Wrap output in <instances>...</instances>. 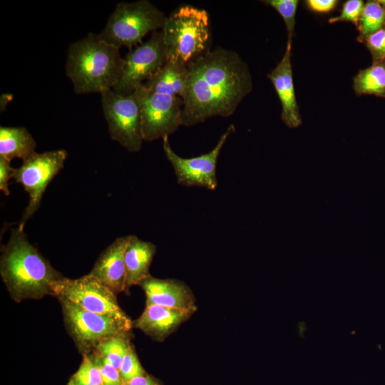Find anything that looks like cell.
<instances>
[{"label": "cell", "mask_w": 385, "mask_h": 385, "mask_svg": "<svg viewBox=\"0 0 385 385\" xmlns=\"http://www.w3.org/2000/svg\"><path fill=\"white\" fill-rule=\"evenodd\" d=\"M183 98V125L190 126L215 116L229 117L252 88L247 63L235 51L209 50L188 66Z\"/></svg>", "instance_id": "obj_1"}, {"label": "cell", "mask_w": 385, "mask_h": 385, "mask_svg": "<svg viewBox=\"0 0 385 385\" xmlns=\"http://www.w3.org/2000/svg\"><path fill=\"white\" fill-rule=\"evenodd\" d=\"M0 274L14 300L38 299L52 293L54 282L63 277L19 228L12 230L1 247Z\"/></svg>", "instance_id": "obj_2"}, {"label": "cell", "mask_w": 385, "mask_h": 385, "mask_svg": "<svg viewBox=\"0 0 385 385\" xmlns=\"http://www.w3.org/2000/svg\"><path fill=\"white\" fill-rule=\"evenodd\" d=\"M123 63L120 48L90 33L68 47L66 73L76 93H100L118 83Z\"/></svg>", "instance_id": "obj_3"}, {"label": "cell", "mask_w": 385, "mask_h": 385, "mask_svg": "<svg viewBox=\"0 0 385 385\" xmlns=\"http://www.w3.org/2000/svg\"><path fill=\"white\" fill-rule=\"evenodd\" d=\"M161 31L167 61L188 66L210 50V17L205 9L181 6L166 17Z\"/></svg>", "instance_id": "obj_4"}, {"label": "cell", "mask_w": 385, "mask_h": 385, "mask_svg": "<svg viewBox=\"0 0 385 385\" xmlns=\"http://www.w3.org/2000/svg\"><path fill=\"white\" fill-rule=\"evenodd\" d=\"M166 16L148 0L118 3L98 34L108 43L130 50L149 33L163 29Z\"/></svg>", "instance_id": "obj_5"}, {"label": "cell", "mask_w": 385, "mask_h": 385, "mask_svg": "<svg viewBox=\"0 0 385 385\" xmlns=\"http://www.w3.org/2000/svg\"><path fill=\"white\" fill-rule=\"evenodd\" d=\"M51 295L66 299L86 311L133 326L130 319L119 306L116 294L90 274L77 279L63 277L53 283Z\"/></svg>", "instance_id": "obj_6"}, {"label": "cell", "mask_w": 385, "mask_h": 385, "mask_svg": "<svg viewBox=\"0 0 385 385\" xmlns=\"http://www.w3.org/2000/svg\"><path fill=\"white\" fill-rule=\"evenodd\" d=\"M67 156L63 149L36 153L22 161L20 167L14 168L12 178L22 185L29 195L18 226L19 230L24 231L26 222L39 208L47 186L63 168Z\"/></svg>", "instance_id": "obj_7"}, {"label": "cell", "mask_w": 385, "mask_h": 385, "mask_svg": "<svg viewBox=\"0 0 385 385\" xmlns=\"http://www.w3.org/2000/svg\"><path fill=\"white\" fill-rule=\"evenodd\" d=\"M67 330L85 353L94 350L103 340L128 334L133 326L113 317L86 311L58 297Z\"/></svg>", "instance_id": "obj_8"}, {"label": "cell", "mask_w": 385, "mask_h": 385, "mask_svg": "<svg viewBox=\"0 0 385 385\" xmlns=\"http://www.w3.org/2000/svg\"><path fill=\"white\" fill-rule=\"evenodd\" d=\"M101 96L111 138L130 152L140 151L144 140L135 93L123 95L111 89L102 92Z\"/></svg>", "instance_id": "obj_9"}, {"label": "cell", "mask_w": 385, "mask_h": 385, "mask_svg": "<svg viewBox=\"0 0 385 385\" xmlns=\"http://www.w3.org/2000/svg\"><path fill=\"white\" fill-rule=\"evenodd\" d=\"M134 92L140 107L144 141L168 137L183 125V101L181 98L150 91L143 84Z\"/></svg>", "instance_id": "obj_10"}, {"label": "cell", "mask_w": 385, "mask_h": 385, "mask_svg": "<svg viewBox=\"0 0 385 385\" xmlns=\"http://www.w3.org/2000/svg\"><path fill=\"white\" fill-rule=\"evenodd\" d=\"M166 61V48L162 31H154L146 42L130 50L123 58L120 79L112 90L123 95L133 93Z\"/></svg>", "instance_id": "obj_11"}, {"label": "cell", "mask_w": 385, "mask_h": 385, "mask_svg": "<svg viewBox=\"0 0 385 385\" xmlns=\"http://www.w3.org/2000/svg\"><path fill=\"white\" fill-rule=\"evenodd\" d=\"M235 130V125H230L212 150L190 158H183L176 154L170 146L168 137H164L163 150L173 168L178 183L186 187H201L211 190H215L217 187L216 168L218 157L228 137Z\"/></svg>", "instance_id": "obj_12"}, {"label": "cell", "mask_w": 385, "mask_h": 385, "mask_svg": "<svg viewBox=\"0 0 385 385\" xmlns=\"http://www.w3.org/2000/svg\"><path fill=\"white\" fill-rule=\"evenodd\" d=\"M292 44H287L281 61L267 74L282 104L281 118L289 128H294L302 123L294 91L291 62Z\"/></svg>", "instance_id": "obj_13"}, {"label": "cell", "mask_w": 385, "mask_h": 385, "mask_svg": "<svg viewBox=\"0 0 385 385\" xmlns=\"http://www.w3.org/2000/svg\"><path fill=\"white\" fill-rule=\"evenodd\" d=\"M130 237L116 238L103 251L89 273L116 294L125 291L124 256Z\"/></svg>", "instance_id": "obj_14"}, {"label": "cell", "mask_w": 385, "mask_h": 385, "mask_svg": "<svg viewBox=\"0 0 385 385\" xmlns=\"http://www.w3.org/2000/svg\"><path fill=\"white\" fill-rule=\"evenodd\" d=\"M139 285L146 295V305L155 304L194 312L197 309L192 291L178 280L150 276Z\"/></svg>", "instance_id": "obj_15"}, {"label": "cell", "mask_w": 385, "mask_h": 385, "mask_svg": "<svg viewBox=\"0 0 385 385\" xmlns=\"http://www.w3.org/2000/svg\"><path fill=\"white\" fill-rule=\"evenodd\" d=\"M192 310L146 305L133 324L155 340L163 341L194 313Z\"/></svg>", "instance_id": "obj_16"}, {"label": "cell", "mask_w": 385, "mask_h": 385, "mask_svg": "<svg viewBox=\"0 0 385 385\" xmlns=\"http://www.w3.org/2000/svg\"><path fill=\"white\" fill-rule=\"evenodd\" d=\"M155 252L156 247L153 243L140 240L135 235H130L124 256L125 291H128L133 285H139L151 276L150 266Z\"/></svg>", "instance_id": "obj_17"}, {"label": "cell", "mask_w": 385, "mask_h": 385, "mask_svg": "<svg viewBox=\"0 0 385 385\" xmlns=\"http://www.w3.org/2000/svg\"><path fill=\"white\" fill-rule=\"evenodd\" d=\"M188 74V66L166 61L143 86L150 91L183 99L186 90Z\"/></svg>", "instance_id": "obj_18"}, {"label": "cell", "mask_w": 385, "mask_h": 385, "mask_svg": "<svg viewBox=\"0 0 385 385\" xmlns=\"http://www.w3.org/2000/svg\"><path fill=\"white\" fill-rule=\"evenodd\" d=\"M36 147L35 140L26 128L0 127V156L24 161L36 153Z\"/></svg>", "instance_id": "obj_19"}, {"label": "cell", "mask_w": 385, "mask_h": 385, "mask_svg": "<svg viewBox=\"0 0 385 385\" xmlns=\"http://www.w3.org/2000/svg\"><path fill=\"white\" fill-rule=\"evenodd\" d=\"M353 88L357 96L385 98V59L360 70L353 79Z\"/></svg>", "instance_id": "obj_20"}, {"label": "cell", "mask_w": 385, "mask_h": 385, "mask_svg": "<svg viewBox=\"0 0 385 385\" xmlns=\"http://www.w3.org/2000/svg\"><path fill=\"white\" fill-rule=\"evenodd\" d=\"M385 26V8L378 0L368 1L364 6L357 30V41L364 43L370 34Z\"/></svg>", "instance_id": "obj_21"}, {"label": "cell", "mask_w": 385, "mask_h": 385, "mask_svg": "<svg viewBox=\"0 0 385 385\" xmlns=\"http://www.w3.org/2000/svg\"><path fill=\"white\" fill-rule=\"evenodd\" d=\"M130 345L128 333L105 339L95 349L119 371L123 357Z\"/></svg>", "instance_id": "obj_22"}, {"label": "cell", "mask_w": 385, "mask_h": 385, "mask_svg": "<svg viewBox=\"0 0 385 385\" xmlns=\"http://www.w3.org/2000/svg\"><path fill=\"white\" fill-rule=\"evenodd\" d=\"M68 385H103L101 375L91 354H83L78 369L71 377Z\"/></svg>", "instance_id": "obj_23"}, {"label": "cell", "mask_w": 385, "mask_h": 385, "mask_svg": "<svg viewBox=\"0 0 385 385\" xmlns=\"http://www.w3.org/2000/svg\"><path fill=\"white\" fill-rule=\"evenodd\" d=\"M263 4L274 9L284 20L288 34V44H292L294 35L295 16L299 4L297 0H265Z\"/></svg>", "instance_id": "obj_24"}, {"label": "cell", "mask_w": 385, "mask_h": 385, "mask_svg": "<svg viewBox=\"0 0 385 385\" xmlns=\"http://www.w3.org/2000/svg\"><path fill=\"white\" fill-rule=\"evenodd\" d=\"M92 351V358L100 371L103 385H123L119 371L96 349Z\"/></svg>", "instance_id": "obj_25"}, {"label": "cell", "mask_w": 385, "mask_h": 385, "mask_svg": "<svg viewBox=\"0 0 385 385\" xmlns=\"http://www.w3.org/2000/svg\"><path fill=\"white\" fill-rule=\"evenodd\" d=\"M119 373L123 383L128 382L132 379L145 374L134 348L131 344L123 357Z\"/></svg>", "instance_id": "obj_26"}, {"label": "cell", "mask_w": 385, "mask_h": 385, "mask_svg": "<svg viewBox=\"0 0 385 385\" xmlns=\"http://www.w3.org/2000/svg\"><path fill=\"white\" fill-rule=\"evenodd\" d=\"M364 4L361 0H348L342 6L340 14L329 19V24L346 21L357 26Z\"/></svg>", "instance_id": "obj_27"}, {"label": "cell", "mask_w": 385, "mask_h": 385, "mask_svg": "<svg viewBox=\"0 0 385 385\" xmlns=\"http://www.w3.org/2000/svg\"><path fill=\"white\" fill-rule=\"evenodd\" d=\"M372 56L373 62L385 59V26L370 34L364 42Z\"/></svg>", "instance_id": "obj_28"}, {"label": "cell", "mask_w": 385, "mask_h": 385, "mask_svg": "<svg viewBox=\"0 0 385 385\" xmlns=\"http://www.w3.org/2000/svg\"><path fill=\"white\" fill-rule=\"evenodd\" d=\"M11 160L0 156V190L6 196L9 195V182L13 178L14 170L11 166Z\"/></svg>", "instance_id": "obj_29"}, {"label": "cell", "mask_w": 385, "mask_h": 385, "mask_svg": "<svg viewBox=\"0 0 385 385\" xmlns=\"http://www.w3.org/2000/svg\"><path fill=\"white\" fill-rule=\"evenodd\" d=\"M338 2L337 0H307L305 1V4L315 13L325 14L333 11Z\"/></svg>", "instance_id": "obj_30"}, {"label": "cell", "mask_w": 385, "mask_h": 385, "mask_svg": "<svg viewBox=\"0 0 385 385\" xmlns=\"http://www.w3.org/2000/svg\"><path fill=\"white\" fill-rule=\"evenodd\" d=\"M123 385H160L153 378L143 375L136 376L128 382L123 383Z\"/></svg>", "instance_id": "obj_31"}, {"label": "cell", "mask_w": 385, "mask_h": 385, "mask_svg": "<svg viewBox=\"0 0 385 385\" xmlns=\"http://www.w3.org/2000/svg\"><path fill=\"white\" fill-rule=\"evenodd\" d=\"M378 1L385 8V0H378Z\"/></svg>", "instance_id": "obj_32"}]
</instances>
